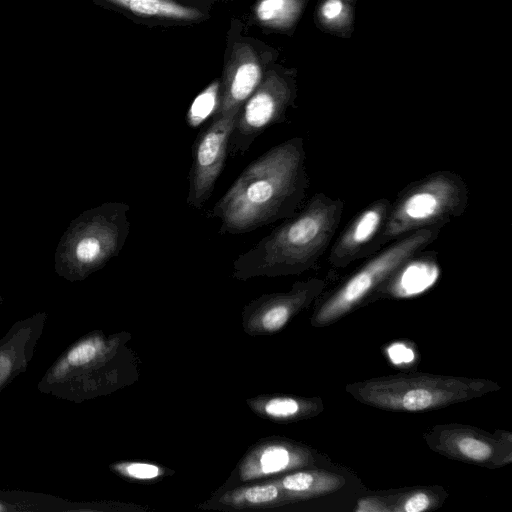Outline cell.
I'll return each mask as SVG.
<instances>
[{
	"label": "cell",
	"mask_w": 512,
	"mask_h": 512,
	"mask_svg": "<svg viewBox=\"0 0 512 512\" xmlns=\"http://www.w3.org/2000/svg\"><path fill=\"white\" fill-rule=\"evenodd\" d=\"M238 113L212 120L202 130L192 149L187 204L199 209L210 198L228 156L229 137Z\"/></svg>",
	"instance_id": "obj_8"
},
{
	"label": "cell",
	"mask_w": 512,
	"mask_h": 512,
	"mask_svg": "<svg viewBox=\"0 0 512 512\" xmlns=\"http://www.w3.org/2000/svg\"><path fill=\"white\" fill-rule=\"evenodd\" d=\"M9 510L7 506H5L2 502H0V512H4Z\"/></svg>",
	"instance_id": "obj_25"
},
{
	"label": "cell",
	"mask_w": 512,
	"mask_h": 512,
	"mask_svg": "<svg viewBox=\"0 0 512 512\" xmlns=\"http://www.w3.org/2000/svg\"><path fill=\"white\" fill-rule=\"evenodd\" d=\"M296 10V0H259L254 7V16L260 25L276 28L286 25Z\"/></svg>",
	"instance_id": "obj_16"
},
{
	"label": "cell",
	"mask_w": 512,
	"mask_h": 512,
	"mask_svg": "<svg viewBox=\"0 0 512 512\" xmlns=\"http://www.w3.org/2000/svg\"><path fill=\"white\" fill-rule=\"evenodd\" d=\"M309 185L304 140L293 137L252 161L214 204L209 215L221 234L239 235L292 217Z\"/></svg>",
	"instance_id": "obj_1"
},
{
	"label": "cell",
	"mask_w": 512,
	"mask_h": 512,
	"mask_svg": "<svg viewBox=\"0 0 512 512\" xmlns=\"http://www.w3.org/2000/svg\"><path fill=\"white\" fill-rule=\"evenodd\" d=\"M388 355L395 364L411 362L415 355L413 351L401 343H396L388 348Z\"/></svg>",
	"instance_id": "obj_23"
},
{
	"label": "cell",
	"mask_w": 512,
	"mask_h": 512,
	"mask_svg": "<svg viewBox=\"0 0 512 512\" xmlns=\"http://www.w3.org/2000/svg\"><path fill=\"white\" fill-rule=\"evenodd\" d=\"M301 458L292 449L283 445H269L256 451L242 467L241 475L245 480L262 477L297 466Z\"/></svg>",
	"instance_id": "obj_14"
},
{
	"label": "cell",
	"mask_w": 512,
	"mask_h": 512,
	"mask_svg": "<svg viewBox=\"0 0 512 512\" xmlns=\"http://www.w3.org/2000/svg\"><path fill=\"white\" fill-rule=\"evenodd\" d=\"M118 470L136 479H152L159 475V468L147 463L119 465Z\"/></svg>",
	"instance_id": "obj_21"
},
{
	"label": "cell",
	"mask_w": 512,
	"mask_h": 512,
	"mask_svg": "<svg viewBox=\"0 0 512 512\" xmlns=\"http://www.w3.org/2000/svg\"><path fill=\"white\" fill-rule=\"evenodd\" d=\"M468 200L465 180L453 171H436L412 182L391 202L381 247L420 229L442 228L464 213Z\"/></svg>",
	"instance_id": "obj_4"
},
{
	"label": "cell",
	"mask_w": 512,
	"mask_h": 512,
	"mask_svg": "<svg viewBox=\"0 0 512 512\" xmlns=\"http://www.w3.org/2000/svg\"><path fill=\"white\" fill-rule=\"evenodd\" d=\"M291 96L290 88L277 75L263 78L237 114L229 137L228 155H243L268 127L283 122Z\"/></svg>",
	"instance_id": "obj_7"
},
{
	"label": "cell",
	"mask_w": 512,
	"mask_h": 512,
	"mask_svg": "<svg viewBox=\"0 0 512 512\" xmlns=\"http://www.w3.org/2000/svg\"><path fill=\"white\" fill-rule=\"evenodd\" d=\"M458 455L476 462H484L493 456L494 447L487 440L469 433L457 435L451 444Z\"/></svg>",
	"instance_id": "obj_17"
},
{
	"label": "cell",
	"mask_w": 512,
	"mask_h": 512,
	"mask_svg": "<svg viewBox=\"0 0 512 512\" xmlns=\"http://www.w3.org/2000/svg\"><path fill=\"white\" fill-rule=\"evenodd\" d=\"M441 228L414 231L395 240L356 270L319 308L315 323H330L381 289L412 257L420 254L439 236Z\"/></svg>",
	"instance_id": "obj_6"
},
{
	"label": "cell",
	"mask_w": 512,
	"mask_h": 512,
	"mask_svg": "<svg viewBox=\"0 0 512 512\" xmlns=\"http://www.w3.org/2000/svg\"><path fill=\"white\" fill-rule=\"evenodd\" d=\"M46 320V312H37L16 321L0 339V392L27 369Z\"/></svg>",
	"instance_id": "obj_11"
},
{
	"label": "cell",
	"mask_w": 512,
	"mask_h": 512,
	"mask_svg": "<svg viewBox=\"0 0 512 512\" xmlns=\"http://www.w3.org/2000/svg\"><path fill=\"white\" fill-rule=\"evenodd\" d=\"M344 207L339 198L314 194L303 208L233 261V277L247 280L310 270L330 246Z\"/></svg>",
	"instance_id": "obj_2"
},
{
	"label": "cell",
	"mask_w": 512,
	"mask_h": 512,
	"mask_svg": "<svg viewBox=\"0 0 512 512\" xmlns=\"http://www.w3.org/2000/svg\"><path fill=\"white\" fill-rule=\"evenodd\" d=\"M266 414L276 418H286L300 411V404L292 398H274L264 405Z\"/></svg>",
	"instance_id": "obj_20"
},
{
	"label": "cell",
	"mask_w": 512,
	"mask_h": 512,
	"mask_svg": "<svg viewBox=\"0 0 512 512\" xmlns=\"http://www.w3.org/2000/svg\"><path fill=\"white\" fill-rule=\"evenodd\" d=\"M359 401L381 409L423 411L463 401L487 391L488 383L458 377L395 375L355 384Z\"/></svg>",
	"instance_id": "obj_5"
},
{
	"label": "cell",
	"mask_w": 512,
	"mask_h": 512,
	"mask_svg": "<svg viewBox=\"0 0 512 512\" xmlns=\"http://www.w3.org/2000/svg\"><path fill=\"white\" fill-rule=\"evenodd\" d=\"M263 79L260 60L248 43H236L220 82L217 108L212 120L238 113Z\"/></svg>",
	"instance_id": "obj_10"
},
{
	"label": "cell",
	"mask_w": 512,
	"mask_h": 512,
	"mask_svg": "<svg viewBox=\"0 0 512 512\" xmlns=\"http://www.w3.org/2000/svg\"><path fill=\"white\" fill-rule=\"evenodd\" d=\"M430 505V497L424 492H417L407 498L402 510L405 512H422L427 510Z\"/></svg>",
	"instance_id": "obj_22"
},
{
	"label": "cell",
	"mask_w": 512,
	"mask_h": 512,
	"mask_svg": "<svg viewBox=\"0 0 512 512\" xmlns=\"http://www.w3.org/2000/svg\"><path fill=\"white\" fill-rule=\"evenodd\" d=\"M129 211L127 203L105 202L74 218L55 250L56 274L82 281L118 256L130 232Z\"/></svg>",
	"instance_id": "obj_3"
},
{
	"label": "cell",
	"mask_w": 512,
	"mask_h": 512,
	"mask_svg": "<svg viewBox=\"0 0 512 512\" xmlns=\"http://www.w3.org/2000/svg\"><path fill=\"white\" fill-rule=\"evenodd\" d=\"M96 3L130 12L139 17L166 19L180 22L196 21L203 13L174 0H94Z\"/></svg>",
	"instance_id": "obj_12"
},
{
	"label": "cell",
	"mask_w": 512,
	"mask_h": 512,
	"mask_svg": "<svg viewBox=\"0 0 512 512\" xmlns=\"http://www.w3.org/2000/svg\"><path fill=\"white\" fill-rule=\"evenodd\" d=\"M343 483V478L329 473L297 472L285 476L280 486L289 496L307 497L332 492Z\"/></svg>",
	"instance_id": "obj_15"
},
{
	"label": "cell",
	"mask_w": 512,
	"mask_h": 512,
	"mask_svg": "<svg viewBox=\"0 0 512 512\" xmlns=\"http://www.w3.org/2000/svg\"><path fill=\"white\" fill-rule=\"evenodd\" d=\"M280 490L275 484H264L247 488L237 495L250 504H263L276 500L279 497Z\"/></svg>",
	"instance_id": "obj_19"
},
{
	"label": "cell",
	"mask_w": 512,
	"mask_h": 512,
	"mask_svg": "<svg viewBox=\"0 0 512 512\" xmlns=\"http://www.w3.org/2000/svg\"><path fill=\"white\" fill-rule=\"evenodd\" d=\"M219 90L220 82L215 81L195 98L187 113L189 125L197 126L214 114L218 105Z\"/></svg>",
	"instance_id": "obj_18"
},
{
	"label": "cell",
	"mask_w": 512,
	"mask_h": 512,
	"mask_svg": "<svg viewBox=\"0 0 512 512\" xmlns=\"http://www.w3.org/2000/svg\"><path fill=\"white\" fill-rule=\"evenodd\" d=\"M419 255V254H418ZM408 260L386 283L398 297L419 294L436 281L439 269L433 262L421 261L417 256Z\"/></svg>",
	"instance_id": "obj_13"
},
{
	"label": "cell",
	"mask_w": 512,
	"mask_h": 512,
	"mask_svg": "<svg viewBox=\"0 0 512 512\" xmlns=\"http://www.w3.org/2000/svg\"><path fill=\"white\" fill-rule=\"evenodd\" d=\"M391 201L380 198L361 210L340 233L330 248L328 262L345 268L377 252L388 217Z\"/></svg>",
	"instance_id": "obj_9"
},
{
	"label": "cell",
	"mask_w": 512,
	"mask_h": 512,
	"mask_svg": "<svg viewBox=\"0 0 512 512\" xmlns=\"http://www.w3.org/2000/svg\"><path fill=\"white\" fill-rule=\"evenodd\" d=\"M343 5L340 0H327L322 8V15L328 19L332 20L337 18L342 12Z\"/></svg>",
	"instance_id": "obj_24"
}]
</instances>
